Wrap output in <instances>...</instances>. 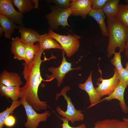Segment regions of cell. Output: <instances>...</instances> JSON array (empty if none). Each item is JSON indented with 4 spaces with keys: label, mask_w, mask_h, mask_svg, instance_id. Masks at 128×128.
Returning a JSON list of instances; mask_svg holds the SVG:
<instances>
[{
    "label": "cell",
    "mask_w": 128,
    "mask_h": 128,
    "mask_svg": "<svg viewBox=\"0 0 128 128\" xmlns=\"http://www.w3.org/2000/svg\"><path fill=\"white\" fill-rule=\"evenodd\" d=\"M20 101L24 108L27 115V121L24 124L26 128H37L40 122L46 121L51 114V112L49 111H46L42 113H38L24 98H21Z\"/></svg>",
    "instance_id": "6"
},
{
    "label": "cell",
    "mask_w": 128,
    "mask_h": 128,
    "mask_svg": "<svg viewBox=\"0 0 128 128\" xmlns=\"http://www.w3.org/2000/svg\"><path fill=\"white\" fill-rule=\"evenodd\" d=\"M92 71H91L85 82L83 83L79 84L78 86L80 89L85 91L89 96L91 105L88 108L98 104L101 100V98L100 95L97 93L94 87L92 80Z\"/></svg>",
    "instance_id": "11"
},
{
    "label": "cell",
    "mask_w": 128,
    "mask_h": 128,
    "mask_svg": "<svg viewBox=\"0 0 128 128\" xmlns=\"http://www.w3.org/2000/svg\"><path fill=\"white\" fill-rule=\"evenodd\" d=\"M106 27L109 34V44L107 55L110 58L118 48L121 53L125 50L126 41L128 38V28L115 18H107Z\"/></svg>",
    "instance_id": "2"
},
{
    "label": "cell",
    "mask_w": 128,
    "mask_h": 128,
    "mask_svg": "<svg viewBox=\"0 0 128 128\" xmlns=\"http://www.w3.org/2000/svg\"><path fill=\"white\" fill-rule=\"evenodd\" d=\"M93 128H98L97 127L95 126V127Z\"/></svg>",
    "instance_id": "37"
},
{
    "label": "cell",
    "mask_w": 128,
    "mask_h": 128,
    "mask_svg": "<svg viewBox=\"0 0 128 128\" xmlns=\"http://www.w3.org/2000/svg\"><path fill=\"white\" fill-rule=\"evenodd\" d=\"M124 50L125 56L127 58L128 60V38L126 43Z\"/></svg>",
    "instance_id": "32"
},
{
    "label": "cell",
    "mask_w": 128,
    "mask_h": 128,
    "mask_svg": "<svg viewBox=\"0 0 128 128\" xmlns=\"http://www.w3.org/2000/svg\"><path fill=\"white\" fill-rule=\"evenodd\" d=\"M125 68L128 71V62L126 63V67Z\"/></svg>",
    "instance_id": "35"
},
{
    "label": "cell",
    "mask_w": 128,
    "mask_h": 128,
    "mask_svg": "<svg viewBox=\"0 0 128 128\" xmlns=\"http://www.w3.org/2000/svg\"><path fill=\"white\" fill-rule=\"evenodd\" d=\"M0 23L4 33L5 38L10 39L17 26L7 16L1 14H0Z\"/></svg>",
    "instance_id": "20"
},
{
    "label": "cell",
    "mask_w": 128,
    "mask_h": 128,
    "mask_svg": "<svg viewBox=\"0 0 128 128\" xmlns=\"http://www.w3.org/2000/svg\"><path fill=\"white\" fill-rule=\"evenodd\" d=\"M0 13L5 15L14 23L22 26V14L14 8L11 0H0Z\"/></svg>",
    "instance_id": "9"
},
{
    "label": "cell",
    "mask_w": 128,
    "mask_h": 128,
    "mask_svg": "<svg viewBox=\"0 0 128 128\" xmlns=\"http://www.w3.org/2000/svg\"><path fill=\"white\" fill-rule=\"evenodd\" d=\"M23 82L17 73L9 72L4 70L0 75V84L8 87L19 86Z\"/></svg>",
    "instance_id": "14"
},
{
    "label": "cell",
    "mask_w": 128,
    "mask_h": 128,
    "mask_svg": "<svg viewBox=\"0 0 128 128\" xmlns=\"http://www.w3.org/2000/svg\"><path fill=\"white\" fill-rule=\"evenodd\" d=\"M116 18L119 22L128 28V4L119 5L118 11Z\"/></svg>",
    "instance_id": "23"
},
{
    "label": "cell",
    "mask_w": 128,
    "mask_h": 128,
    "mask_svg": "<svg viewBox=\"0 0 128 128\" xmlns=\"http://www.w3.org/2000/svg\"><path fill=\"white\" fill-rule=\"evenodd\" d=\"M39 42L40 48L44 50L52 49H59L63 50L59 43L48 33L41 35Z\"/></svg>",
    "instance_id": "19"
},
{
    "label": "cell",
    "mask_w": 128,
    "mask_h": 128,
    "mask_svg": "<svg viewBox=\"0 0 128 128\" xmlns=\"http://www.w3.org/2000/svg\"><path fill=\"white\" fill-rule=\"evenodd\" d=\"M59 118L62 120L63 123L61 125L62 128H86L85 125L83 124L80 125L76 127H72L70 126L69 124V121L68 119L65 118H61L59 117Z\"/></svg>",
    "instance_id": "30"
},
{
    "label": "cell",
    "mask_w": 128,
    "mask_h": 128,
    "mask_svg": "<svg viewBox=\"0 0 128 128\" xmlns=\"http://www.w3.org/2000/svg\"><path fill=\"white\" fill-rule=\"evenodd\" d=\"M20 87L19 86L8 87L0 84V94L1 96H5L13 101L20 98Z\"/></svg>",
    "instance_id": "17"
},
{
    "label": "cell",
    "mask_w": 128,
    "mask_h": 128,
    "mask_svg": "<svg viewBox=\"0 0 128 128\" xmlns=\"http://www.w3.org/2000/svg\"><path fill=\"white\" fill-rule=\"evenodd\" d=\"M123 120L125 121L128 123V118L124 117L123 119Z\"/></svg>",
    "instance_id": "34"
},
{
    "label": "cell",
    "mask_w": 128,
    "mask_h": 128,
    "mask_svg": "<svg viewBox=\"0 0 128 128\" xmlns=\"http://www.w3.org/2000/svg\"><path fill=\"white\" fill-rule=\"evenodd\" d=\"M3 32H4L2 28L1 27V26L0 27V37H1L2 34V33Z\"/></svg>",
    "instance_id": "33"
},
{
    "label": "cell",
    "mask_w": 128,
    "mask_h": 128,
    "mask_svg": "<svg viewBox=\"0 0 128 128\" xmlns=\"http://www.w3.org/2000/svg\"><path fill=\"white\" fill-rule=\"evenodd\" d=\"M26 63H29L34 60L38 50L40 48L39 45L25 44Z\"/></svg>",
    "instance_id": "25"
},
{
    "label": "cell",
    "mask_w": 128,
    "mask_h": 128,
    "mask_svg": "<svg viewBox=\"0 0 128 128\" xmlns=\"http://www.w3.org/2000/svg\"><path fill=\"white\" fill-rule=\"evenodd\" d=\"M70 0H48L51 3H55L60 8H69L71 2Z\"/></svg>",
    "instance_id": "27"
},
{
    "label": "cell",
    "mask_w": 128,
    "mask_h": 128,
    "mask_svg": "<svg viewBox=\"0 0 128 128\" xmlns=\"http://www.w3.org/2000/svg\"><path fill=\"white\" fill-rule=\"evenodd\" d=\"M11 50L14 55V58L19 60H26L24 44L18 37L12 38Z\"/></svg>",
    "instance_id": "15"
},
{
    "label": "cell",
    "mask_w": 128,
    "mask_h": 128,
    "mask_svg": "<svg viewBox=\"0 0 128 128\" xmlns=\"http://www.w3.org/2000/svg\"><path fill=\"white\" fill-rule=\"evenodd\" d=\"M114 54V57L111 59V63L119 73L124 68L121 63V52L119 51L115 52Z\"/></svg>",
    "instance_id": "26"
},
{
    "label": "cell",
    "mask_w": 128,
    "mask_h": 128,
    "mask_svg": "<svg viewBox=\"0 0 128 128\" xmlns=\"http://www.w3.org/2000/svg\"><path fill=\"white\" fill-rule=\"evenodd\" d=\"M119 78L120 82L128 85V71L125 68L119 73Z\"/></svg>",
    "instance_id": "29"
},
{
    "label": "cell",
    "mask_w": 128,
    "mask_h": 128,
    "mask_svg": "<svg viewBox=\"0 0 128 128\" xmlns=\"http://www.w3.org/2000/svg\"><path fill=\"white\" fill-rule=\"evenodd\" d=\"M95 126L98 128H128V123L118 119H107L97 121Z\"/></svg>",
    "instance_id": "18"
},
{
    "label": "cell",
    "mask_w": 128,
    "mask_h": 128,
    "mask_svg": "<svg viewBox=\"0 0 128 128\" xmlns=\"http://www.w3.org/2000/svg\"><path fill=\"white\" fill-rule=\"evenodd\" d=\"M51 11L46 16L50 28L57 30L60 26L65 28L66 26L70 27L68 21V17L72 15L70 8H55L52 9Z\"/></svg>",
    "instance_id": "5"
},
{
    "label": "cell",
    "mask_w": 128,
    "mask_h": 128,
    "mask_svg": "<svg viewBox=\"0 0 128 128\" xmlns=\"http://www.w3.org/2000/svg\"><path fill=\"white\" fill-rule=\"evenodd\" d=\"M119 1V0H107L102 9L107 18H116Z\"/></svg>",
    "instance_id": "21"
},
{
    "label": "cell",
    "mask_w": 128,
    "mask_h": 128,
    "mask_svg": "<svg viewBox=\"0 0 128 128\" xmlns=\"http://www.w3.org/2000/svg\"><path fill=\"white\" fill-rule=\"evenodd\" d=\"M48 34L60 45L63 50L69 57L71 56L78 50L80 45L79 39L81 37L68 33L67 35H61L49 28Z\"/></svg>",
    "instance_id": "3"
},
{
    "label": "cell",
    "mask_w": 128,
    "mask_h": 128,
    "mask_svg": "<svg viewBox=\"0 0 128 128\" xmlns=\"http://www.w3.org/2000/svg\"><path fill=\"white\" fill-rule=\"evenodd\" d=\"M13 4L17 7L19 12L21 14L28 12L32 10L34 4L38 3V0H13Z\"/></svg>",
    "instance_id": "22"
},
{
    "label": "cell",
    "mask_w": 128,
    "mask_h": 128,
    "mask_svg": "<svg viewBox=\"0 0 128 128\" xmlns=\"http://www.w3.org/2000/svg\"><path fill=\"white\" fill-rule=\"evenodd\" d=\"M128 85L120 82L113 92L108 96L99 101L98 103L106 100L109 101L113 99H116L119 101V105L123 112L125 114L128 113V108L125 103L124 97L125 90Z\"/></svg>",
    "instance_id": "12"
},
{
    "label": "cell",
    "mask_w": 128,
    "mask_h": 128,
    "mask_svg": "<svg viewBox=\"0 0 128 128\" xmlns=\"http://www.w3.org/2000/svg\"><path fill=\"white\" fill-rule=\"evenodd\" d=\"M16 122L15 118L13 115H9L5 120L4 125L8 127H11L15 124Z\"/></svg>",
    "instance_id": "31"
},
{
    "label": "cell",
    "mask_w": 128,
    "mask_h": 128,
    "mask_svg": "<svg viewBox=\"0 0 128 128\" xmlns=\"http://www.w3.org/2000/svg\"><path fill=\"white\" fill-rule=\"evenodd\" d=\"M101 77L97 79V80L101 82H97V87L95 88L97 92L101 97L105 96H108L114 91L120 82L119 78V73L115 68H114V74L113 76L108 79H105L102 77V72L99 68Z\"/></svg>",
    "instance_id": "7"
},
{
    "label": "cell",
    "mask_w": 128,
    "mask_h": 128,
    "mask_svg": "<svg viewBox=\"0 0 128 128\" xmlns=\"http://www.w3.org/2000/svg\"><path fill=\"white\" fill-rule=\"evenodd\" d=\"M62 50L63 58L62 61L60 65L57 68L51 67L48 68V70L51 73V75L46 74V80L50 81L56 78L57 81V85L60 87L62 83L64 78L66 74L70 71L73 70H78L80 69L81 67H78L75 68L71 67V63L68 62L64 56L65 52Z\"/></svg>",
    "instance_id": "8"
},
{
    "label": "cell",
    "mask_w": 128,
    "mask_h": 128,
    "mask_svg": "<svg viewBox=\"0 0 128 128\" xmlns=\"http://www.w3.org/2000/svg\"><path fill=\"white\" fill-rule=\"evenodd\" d=\"M43 51L40 48L32 62L29 63L24 62L23 64V74L26 82L24 86L20 88V98H24L36 111L45 110L48 107L47 102L41 101L38 96V87L42 81H49L47 80H44L41 74L40 67L41 63L49 59L45 56L44 60H41V55Z\"/></svg>",
    "instance_id": "1"
},
{
    "label": "cell",
    "mask_w": 128,
    "mask_h": 128,
    "mask_svg": "<svg viewBox=\"0 0 128 128\" xmlns=\"http://www.w3.org/2000/svg\"><path fill=\"white\" fill-rule=\"evenodd\" d=\"M70 89L69 87L66 86L61 90L60 93L56 94V100L58 99L60 96H62L66 101L67 104L66 111H64L59 106L56 108V110L59 115L66 118L69 121H70L72 123H73L76 121H82L84 119V115L82 111L80 110H77L75 109L70 98L67 95V92Z\"/></svg>",
    "instance_id": "4"
},
{
    "label": "cell",
    "mask_w": 128,
    "mask_h": 128,
    "mask_svg": "<svg viewBox=\"0 0 128 128\" xmlns=\"http://www.w3.org/2000/svg\"><path fill=\"white\" fill-rule=\"evenodd\" d=\"M22 105L20 100L13 101L12 104L9 107L7 108L4 111L0 113V128H3L4 125V121L15 109Z\"/></svg>",
    "instance_id": "24"
},
{
    "label": "cell",
    "mask_w": 128,
    "mask_h": 128,
    "mask_svg": "<svg viewBox=\"0 0 128 128\" xmlns=\"http://www.w3.org/2000/svg\"><path fill=\"white\" fill-rule=\"evenodd\" d=\"M16 28L20 33V39L24 44L34 45L35 42H39L41 35L37 32L22 26H17Z\"/></svg>",
    "instance_id": "13"
},
{
    "label": "cell",
    "mask_w": 128,
    "mask_h": 128,
    "mask_svg": "<svg viewBox=\"0 0 128 128\" xmlns=\"http://www.w3.org/2000/svg\"><path fill=\"white\" fill-rule=\"evenodd\" d=\"M126 2L127 3V4H128V0H126Z\"/></svg>",
    "instance_id": "36"
},
{
    "label": "cell",
    "mask_w": 128,
    "mask_h": 128,
    "mask_svg": "<svg viewBox=\"0 0 128 128\" xmlns=\"http://www.w3.org/2000/svg\"><path fill=\"white\" fill-rule=\"evenodd\" d=\"M88 15L93 18L97 23L102 35L109 37V34L105 21L106 17L102 10H95L91 9Z\"/></svg>",
    "instance_id": "16"
},
{
    "label": "cell",
    "mask_w": 128,
    "mask_h": 128,
    "mask_svg": "<svg viewBox=\"0 0 128 128\" xmlns=\"http://www.w3.org/2000/svg\"><path fill=\"white\" fill-rule=\"evenodd\" d=\"M91 3L92 0H72L69 7L72 15L86 18L91 9Z\"/></svg>",
    "instance_id": "10"
},
{
    "label": "cell",
    "mask_w": 128,
    "mask_h": 128,
    "mask_svg": "<svg viewBox=\"0 0 128 128\" xmlns=\"http://www.w3.org/2000/svg\"><path fill=\"white\" fill-rule=\"evenodd\" d=\"M107 0H92L91 9H102Z\"/></svg>",
    "instance_id": "28"
}]
</instances>
